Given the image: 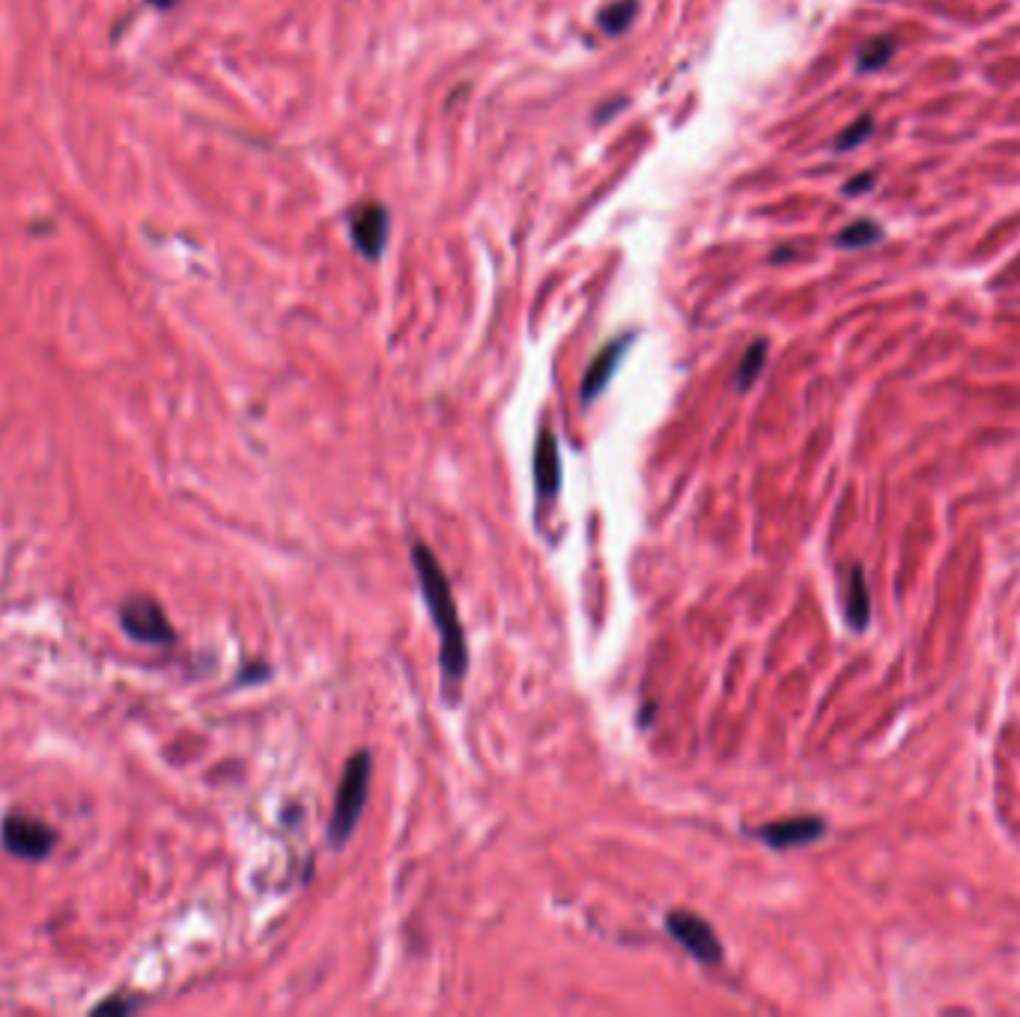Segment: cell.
<instances>
[{
  "mask_svg": "<svg viewBox=\"0 0 1020 1017\" xmlns=\"http://www.w3.org/2000/svg\"><path fill=\"white\" fill-rule=\"evenodd\" d=\"M412 565H415L421 594L427 603L430 618L439 630V666L445 681L460 683L469 674V645H465L463 624L453 606L451 582L445 576V570L436 561V555L430 553L424 544L412 546Z\"/></svg>",
  "mask_w": 1020,
  "mask_h": 1017,
  "instance_id": "obj_1",
  "label": "cell"
},
{
  "mask_svg": "<svg viewBox=\"0 0 1020 1017\" xmlns=\"http://www.w3.org/2000/svg\"><path fill=\"white\" fill-rule=\"evenodd\" d=\"M371 776H373V755L368 749H359L344 767L340 776V785L335 794V809H332V821H328V842L332 847H344L349 842V835L359 823L364 803H368V791H371Z\"/></svg>",
  "mask_w": 1020,
  "mask_h": 1017,
  "instance_id": "obj_2",
  "label": "cell"
},
{
  "mask_svg": "<svg viewBox=\"0 0 1020 1017\" xmlns=\"http://www.w3.org/2000/svg\"><path fill=\"white\" fill-rule=\"evenodd\" d=\"M58 839L60 835L54 827H48L46 821L30 818V815H10V818H3V827H0L3 847L18 859H27V863L46 859L54 851Z\"/></svg>",
  "mask_w": 1020,
  "mask_h": 1017,
  "instance_id": "obj_3",
  "label": "cell"
},
{
  "mask_svg": "<svg viewBox=\"0 0 1020 1017\" xmlns=\"http://www.w3.org/2000/svg\"><path fill=\"white\" fill-rule=\"evenodd\" d=\"M120 627L135 642H144V645H174L176 642V633L171 621H167V615L150 597H128L120 606Z\"/></svg>",
  "mask_w": 1020,
  "mask_h": 1017,
  "instance_id": "obj_4",
  "label": "cell"
},
{
  "mask_svg": "<svg viewBox=\"0 0 1020 1017\" xmlns=\"http://www.w3.org/2000/svg\"><path fill=\"white\" fill-rule=\"evenodd\" d=\"M666 931L701 964H708V967L722 964L725 952H722V943H719L717 931L710 928L708 919L689 914V910H672L666 916Z\"/></svg>",
  "mask_w": 1020,
  "mask_h": 1017,
  "instance_id": "obj_5",
  "label": "cell"
},
{
  "mask_svg": "<svg viewBox=\"0 0 1020 1017\" xmlns=\"http://www.w3.org/2000/svg\"><path fill=\"white\" fill-rule=\"evenodd\" d=\"M826 835V821L818 815H800V818H785V821L764 823L755 830V839L764 842L773 851H791V847H806Z\"/></svg>",
  "mask_w": 1020,
  "mask_h": 1017,
  "instance_id": "obj_6",
  "label": "cell"
},
{
  "mask_svg": "<svg viewBox=\"0 0 1020 1017\" xmlns=\"http://www.w3.org/2000/svg\"><path fill=\"white\" fill-rule=\"evenodd\" d=\"M349 233L359 255L376 260L388 243V212L380 203H361L349 212Z\"/></svg>",
  "mask_w": 1020,
  "mask_h": 1017,
  "instance_id": "obj_7",
  "label": "cell"
},
{
  "mask_svg": "<svg viewBox=\"0 0 1020 1017\" xmlns=\"http://www.w3.org/2000/svg\"><path fill=\"white\" fill-rule=\"evenodd\" d=\"M626 347H630V337L624 335L597 352V359L588 364L585 376H582V385H580L582 404H594V400L600 397V392H606V385L612 382L614 370H618V364H621V359H624Z\"/></svg>",
  "mask_w": 1020,
  "mask_h": 1017,
  "instance_id": "obj_8",
  "label": "cell"
},
{
  "mask_svg": "<svg viewBox=\"0 0 1020 1017\" xmlns=\"http://www.w3.org/2000/svg\"><path fill=\"white\" fill-rule=\"evenodd\" d=\"M534 481L540 498H552L561 486V457H558V442L549 430H540V439L534 448Z\"/></svg>",
  "mask_w": 1020,
  "mask_h": 1017,
  "instance_id": "obj_9",
  "label": "cell"
},
{
  "mask_svg": "<svg viewBox=\"0 0 1020 1017\" xmlns=\"http://www.w3.org/2000/svg\"><path fill=\"white\" fill-rule=\"evenodd\" d=\"M845 618L854 633H866V627L871 621V594L869 585H866V573H862L859 565L850 567V573H847Z\"/></svg>",
  "mask_w": 1020,
  "mask_h": 1017,
  "instance_id": "obj_10",
  "label": "cell"
},
{
  "mask_svg": "<svg viewBox=\"0 0 1020 1017\" xmlns=\"http://www.w3.org/2000/svg\"><path fill=\"white\" fill-rule=\"evenodd\" d=\"M636 0H614V3H609V7L597 15V24H600L604 34L621 36L626 27L633 24V18H636Z\"/></svg>",
  "mask_w": 1020,
  "mask_h": 1017,
  "instance_id": "obj_11",
  "label": "cell"
},
{
  "mask_svg": "<svg viewBox=\"0 0 1020 1017\" xmlns=\"http://www.w3.org/2000/svg\"><path fill=\"white\" fill-rule=\"evenodd\" d=\"M767 361V340H755L752 347L743 352L741 368H737V388L741 392H749L752 388V382L758 380V373L764 370Z\"/></svg>",
  "mask_w": 1020,
  "mask_h": 1017,
  "instance_id": "obj_12",
  "label": "cell"
},
{
  "mask_svg": "<svg viewBox=\"0 0 1020 1017\" xmlns=\"http://www.w3.org/2000/svg\"><path fill=\"white\" fill-rule=\"evenodd\" d=\"M893 54H895V42H893V39H890V36H881V39H871L869 46H866V48H862V51H859L857 70H859V72H874V70H881V66H886V63L893 60Z\"/></svg>",
  "mask_w": 1020,
  "mask_h": 1017,
  "instance_id": "obj_13",
  "label": "cell"
},
{
  "mask_svg": "<svg viewBox=\"0 0 1020 1017\" xmlns=\"http://www.w3.org/2000/svg\"><path fill=\"white\" fill-rule=\"evenodd\" d=\"M883 236V231L874 224V221H857V224H850L845 231L838 233V239L835 243L842 245V248H866V245H874Z\"/></svg>",
  "mask_w": 1020,
  "mask_h": 1017,
  "instance_id": "obj_14",
  "label": "cell"
},
{
  "mask_svg": "<svg viewBox=\"0 0 1020 1017\" xmlns=\"http://www.w3.org/2000/svg\"><path fill=\"white\" fill-rule=\"evenodd\" d=\"M871 132H874V123H871V116H862L859 123H854V126L847 128V132H842V135H838V140H835V150H854L857 144H862V140L869 138Z\"/></svg>",
  "mask_w": 1020,
  "mask_h": 1017,
  "instance_id": "obj_15",
  "label": "cell"
},
{
  "mask_svg": "<svg viewBox=\"0 0 1020 1017\" xmlns=\"http://www.w3.org/2000/svg\"><path fill=\"white\" fill-rule=\"evenodd\" d=\"M140 1003L138 1000H104V1003H99V1006H96V1012H120V1015H123V1012H135V1008H138Z\"/></svg>",
  "mask_w": 1020,
  "mask_h": 1017,
  "instance_id": "obj_16",
  "label": "cell"
},
{
  "mask_svg": "<svg viewBox=\"0 0 1020 1017\" xmlns=\"http://www.w3.org/2000/svg\"><path fill=\"white\" fill-rule=\"evenodd\" d=\"M871 185H874V174H862V176H857V179H850V183L845 185V195L847 197L862 195V191H869Z\"/></svg>",
  "mask_w": 1020,
  "mask_h": 1017,
  "instance_id": "obj_17",
  "label": "cell"
},
{
  "mask_svg": "<svg viewBox=\"0 0 1020 1017\" xmlns=\"http://www.w3.org/2000/svg\"><path fill=\"white\" fill-rule=\"evenodd\" d=\"M150 3H156V7H162V10H171V7H174L176 0H150Z\"/></svg>",
  "mask_w": 1020,
  "mask_h": 1017,
  "instance_id": "obj_18",
  "label": "cell"
}]
</instances>
